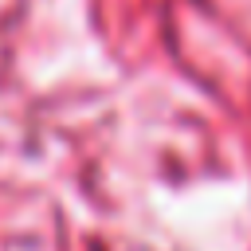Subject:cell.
I'll use <instances>...</instances> for the list:
<instances>
[]
</instances>
